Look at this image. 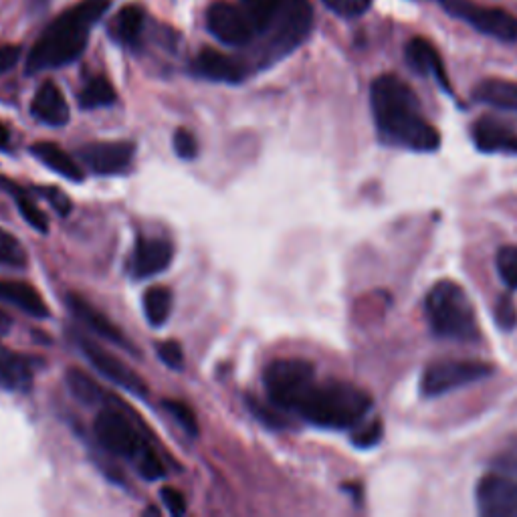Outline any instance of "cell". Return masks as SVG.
<instances>
[{"instance_id":"obj_11","label":"cell","mask_w":517,"mask_h":517,"mask_svg":"<svg viewBox=\"0 0 517 517\" xmlns=\"http://www.w3.org/2000/svg\"><path fill=\"white\" fill-rule=\"evenodd\" d=\"M477 509L485 517H517V471H491L475 489Z\"/></svg>"},{"instance_id":"obj_39","label":"cell","mask_w":517,"mask_h":517,"mask_svg":"<svg viewBox=\"0 0 517 517\" xmlns=\"http://www.w3.org/2000/svg\"><path fill=\"white\" fill-rule=\"evenodd\" d=\"M156 350H158L160 360H162L166 366H170V368H174V370H180V368L184 366V352H182V346H180L178 342H174V340L160 342V344L156 346Z\"/></svg>"},{"instance_id":"obj_43","label":"cell","mask_w":517,"mask_h":517,"mask_svg":"<svg viewBox=\"0 0 517 517\" xmlns=\"http://www.w3.org/2000/svg\"><path fill=\"white\" fill-rule=\"evenodd\" d=\"M13 328V320H11V316L9 314H5L3 309H0V336H5V334H9V330Z\"/></svg>"},{"instance_id":"obj_12","label":"cell","mask_w":517,"mask_h":517,"mask_svg":"<svg viewBox=\"0 0 517 517\" xmlns=\"http://www.w3.org/2000/svg\"><path fill=\"white\" fill-rule=\"evenodd\" d=\"M75 344L79 346V350L85 354V358L89 360V364L106 376L108 380H112L116 386L136 394V396H146L148 394V384L122 360H118L114 354H110L106 348H101L99 344H95L93 340L85 338L83 334L75 332L73 334Z\"/></svg>"},{"instance_id":"obj_21","label":"cell","mask_w":517,"mask_h":517,"mask_svg":"<svg viewBox=\"0 0 517 517\" xmlns=\"http://www.w3.org/2000/svg\"><path fill=\"white\" fill-rule=\"evenodd\" d=\"M0 386L25 392L33 386L31 358L0 344Z\"/></svg>"},{"instance_id":"obj_2","label":"cell","mask_w":517,"mask_h":517,"mask_svg":"<svg viewBox=\"0 0 517 517\" xmlns=\"http://www.w3.org/2000/svg\"><path fill=\"white\" fill-rule=\"evenodd\" d=\"M110 0H81L61 13L39 37L27 59V71L39 73L73 63L87 47L93 25L106 15Z\"/></svg>"},{"instance_id":"obj_6","label":"cell","mask_w":517,"mask_h":517,"mask_svg":"<svg viewBox=\"0 0 517 517\" xmlns=\"http://www.w3.org/2000/svg\"><path fill=\"white\" fill-rule=\"evenodd\" d=\"M316 380V366L303 358L273 360L263 376L269 400L287 412H295L299 400Z\"/></svg>"},{"instance_id":"obj_4","label":"cell","mask_w":517,"mask_h":517,"mask_svg":"<svg viewBox=\"0 0 517 517\" xmlns=\"http://www.w3.org/2000/svg\"><path fill=\"white\" fill-rule=\"evenodd\" d=\"M425 316L431 332L441 340L471 344L481 338L475 307L467 291L451 279H441L429 289Z\"/></svg>"},{"instance_id":"obj_20","label":"cell","mask_w":517,"mask_h":517,"mask_svg":"<svg viewBox=\"0 0 517 517\" xmlns=\"http://www.w3.org/2000/svg\"><path fill=\"white\" fill-rule=\"evenodd\" d=\"M0 301L19 307L21 312H25L37 320L49 318V307H47L45 299L39 295V291L33 285H29L25 281L0 279Z\"/></svg>"},{"instance_id":"obj_38","label":"cell","mask_w":517,"mask_h":517,"mask_svg":"<svg viewBox=\"0 0 517 517\" xmlns=\"http://www.w3.org/2000/svg\"><path fill=\"white\" fill-rule=\"evenodd\" d=\"M172 142H174L176 154H178L182 160H194V158L198 156V142H196V138H194L192 132L180 128V130H176Z\"/></svg>"},{"instance_id":"obj_22","label":"cell","mask_w":517,"mask_h":517,"mask_svg":"<svg viewBox=\"0 0 517 517\" xmlns=\"http://www.w3.org/2000/svg\"><path fill=\"white\" fill-rule=\"evenodd\" d=\"M473 97L485 106L503 110V112H517V83L507 79H485L481 81Z\"/></svg>"},{"instance_id":"obj_15","label":"cell","mask_w":517,"mask_h":517,"mask_svg":"<svg viewBox=\"0 0 517 517\" xmlns=\"http://www.w3.org/2000/svg\"><path fill=\"white\" fill-rule=\"evenodd\" d=\"M192 71L198 77L219 83H241L249 73L241 59L215 49H202L192 61Z\"/></svg>"},{"instance_id":"obj_25","label":"cell","mask_w":517,"mask_h":517,"mask_svg":"<svg viewBox=\"0 0 517 517\" xmlns=\"http://www.w3.org/2000/svg\"><path fill=\"white\" fill-rule=\"evenodd\" d=\"M118 99L114 85L106 77H93L87 81V85L79 93V106L83 110H97V108H108L114 106Z\"/></svg>"},{"instance_id":"obj_24","label":"cell","mask_w":517,"mask_h":517,"mask_svg":"<svg viewBox=\"0 0 517 517\" xmlns=\"http://www.w3.org/2000/svg\"><path fill=\"white\" fill-rule=\"evenodd\" d=\"M31 152L39 162H43L47 168L61 174L63 178L73 180V182L83 180V170H81L79 162H75L61 146H57L53 142H37L31 146Z\"/></svg>"},{"instance_id":"obj_40","label":"cell","mask_w":517,"mask_h":517,"mask_svg":"<svg viewBox=\"0 0 517 517\" xmlns=\"http://www.w3.org/2000/svg\"><path fill=\"white\" fill-rule=\"evenodd\" d=\"M39 194H43V198L53 206V209L61 215V217H67L71 213V200L69 196L59 190V188H51V186H43V188H37Z\"/></svg>"},{"instance_id":"obj_9","label":"cell","mask_w":517,"mask_h":517,"mask_svg":"<svg viewBox=\"0 0 517 517\" xmlns=\"http://www.w3.org/2000/svg\"><path fill=\"white\" fill-rule=\"evenodd\" d=\"M93 431L103 449L132 463L148 447L136 425L118 408H103L93 423Z\"/></svg>"},{"instance_id":"obj_36","label":"cell","mask_w":517,"mask_h":517,"mask_svg":"<svg viewBox=\"0 0 517 517\" xmlns=\"http://www.w3.org/2000/svg\"><path fill=\"white\" fill-rule=\"evenodd\" d=\"M281 3L283 0H239V5H243L255 17V21L259 25V33L263 31V27L267 25V21L271 19V15L277 11V7Z\"/></svg>"},{"instance_id":"obj_31","label":"cell","mask_w":517,"mask_h":517,"mask_svg":"<svg viewBox=\"0 0 517 517\" xmlns=\"http://www.w3.org/2000/svg\"><path fill=\"white\" fill-rule=\"evenodd\" d=\"M162 406H164V410L168 412V415L180 425V429L186 433V435H190V437H198V433H200V429H198V421H196V415H194V410L186 404V402H182V400H162Z\"/></svg>"},{"instance_id":"obj_13","label":"cell","mask_w":517,"mask_h":517,"mask_svg":"<svg viewBox=\"0 0 517 517\" xmlns=\"http://www.w3.org/2000/svg\"><path fill=\"white\" fill-rule=\"evenodd\" d=\"M136 154L132 142H97L79 150L81 162L99 176L122 174L130 168Z\"/></svg>"},{"instance_id":"obj_1","label":"cell","mask_w":517,"mask_h":517,"mask_svg":"<svg viewBox=\"0 0 517 517\" xmlns=\"http://www.w3.org/2000/svg\"><path fill=\"white\" fill-rule=\"evenodd\" d=\"M370 108L376 132L386 146L419 154L441 148L439 130L427 120L417 93L400 77L386 73L372 81Z\"/></svg>"},{"instance_id":"obj_19","label":"cell","mask_w":517,"mask_h":517,"mask_svg":"<svg viewBox=\"0 0 517 517\" xmlns=\"http://www.w3.org/2000/svg\"><path fill=\"white\" fill-rule=\"evenodd\" d=\"M31 114L35 120L47 124V126H53V128H61L69 122V103L63 95V91L47 81L43 83L35 97H33V103H31Z\"/></svg>"},{"instance_id":"obj_29","label":"cell","mask_w":517,"mask_h":517,"mask_svg":"<svg viewBox=\"0 0 517 517\" xmlns=\"http://www.w3.org/2000/svg\"><path fill=\"white\" fill-rule=\"evenodd\" d=\"M27 265V251L21 247L19 239L5 229H0V267L23 269Z\"/></svg>"},{"instance_id":"obj_34","label":"cell","mask_w":517,"mask_h":517,"mask_svg":"<svg viewBox=\"0 0 517 517\" xmlns=\"http://www.w3.org/2000/svg\"><path fill=\"white\" fill-rule=\"evenodd\" d=\"M247 402H249V408L253 410V415H255L263 425H267V427H271V429H283V427L287 425L285 419L279 415L281 408H277L271 400H269V404H263V402H259L257 398H247Z\"/></svg>"},{"instance_id":"obj_32","label":"cell","mask_w":517,"mask_h":517,"mask_svg":"<svg viewBox=\"0 0 517 517\" xmlns=\"http://www.w3.org/2000/svg\"><path fill=\"white\" fill-rule=\"evenodd\" d=\"M384 437V425L380 419H374L370 423H364L360 425L354 435H352V443L354 447L366 451V449H374Z\"/></svg>"},{"instance_id":"obj_16","label":"cell","mask_w":517,"mask_h":517,"mask_svg":"<svg viewBox=\"0 0 517 517\" xmlns=\"http://www.w3.org/2000/svg\"><path fill=\"white\" fill-rule=\"evenodd\" d=\"M174 257V247L166 239L140 237L132 255V273L138 279H146L168 269Z\"/></svg>"},{"instance_id":"obj_14","label":"cell","mask_w":517,"mask_h":517,"mask_svg":"<svg viewBox=\"0 0 517 517\" xmlns=\"http://www.w3.org/2000/svg\"><path fill=\"white\" fill-rule=\"evenodd\" d=\"M471 140L483 154L517 156V134L493 116H483L471 126Z\"/></svg>"},{"instance_id":"obj_26","label":"cell","mask_w":517,"mask_h":517,"mask_svg":"<svg viewBox=\"0 0 517 517\" xmlns=\"http://www.w3.org/2000/svg\"><path fill=\"white\" fill-rule=\"evenodd\" d=\"M144 314L150 326H164L172 314V291L162 285L150 287L144 293Z\"/></svg>"},{"instance_id":"obj_3","label":"cell","mask_w":517,"mask_h":517,"mask_svg":"<svg viewBox=\"0 0 517 517\" xmlns=\"http://www.w3.org/2000/svg\"><path fill=\"white\" fill-rule=\"evenodd\" d=\"M372 406V396L356 384L316 380L299 400L295 415L320 429L350 431L362 425Z\"/></svg>"},{"instance_id":"obj_7","label":"cell","mask_w":517,"mask_h":517,"mask_svg":"<svg viewBox=\"0 0 517 517\" xmlns=\"http://www.w3.org/2000/svg\"><path fill=\"white\" fill-rule=\"evenodd\" d=\"M493 366L481 360H437L423 372L421 392L427 398H439L463 386L481 382L493 374Z\"/></svg>"},{"instance_id":"obj_17","label":"cell","mask_w":517,"mask_h":517,"mask_svg":"<svg viewBox=\"0 0 517 517\" xmlns=\"http://www.w3.org/2000/svg\"><path fill=\"white\" fill-rule=\"evenodd\" d=\"M67 303H69V309L73 312V316L81 324H85L93 334H97L99 338L108 340V342H112L116 346H122V348L130 350V352H134V346L128 342L124 332L120 328H116V324L110 318L103 316L99 309H95L87 299H83L81 295L71 293V295H67Z\"/></svg>"},{"instance_id":"obj_44","label":"cell","mask_w":517,"mask_h":517,"mask_svg":"<svg viewBox=\"0 0 517 517\" xmlns=\"http://www.w3.org/2000/svg\"><path fill=\"white\" fill-rule=\"evenodd\" d=\"M9 130H7V126L5 124H0V150L3 148H7V144H9Z\"/></svg>"},{"instance_id":"obj_23","label":"cell","mask_w":517,"mask_h":517,"mask_svg":"<svg viewBox=\"0 0 517 517\" xmlns=\"http://www.w3.org/2000/svg\"><path fill=\"white\" fill-rule=\"evenodd\" d=\"M146 27V13L138 5L124 7L110 23L112 37L124 47H138Z\"/></svg>"},{"instance_id":"obj_35","label":"cell","mask_w":517,"mask_h":517,"mask_svg":"<svg viewBox=\"0 0 517 517\" xmlns=\"http://www.w3.org/2000/svg\"><path fill=\"white\" fill-rule=\"evenodd\" d=\"M322 3L338 17L356 19L370 9L372 0H322Z\"/></svg>"},{"instance_id":"obj_42","label":"cell","mask_w":517,"mask_h":517,"mask_svg":"<svg viewBox=\"0 0 517 517\" xmlns=\"http://www.w3.org/2000/svg\"><path fill=\"white\" fill-rule=\"evenodd\" d=\"M21 47L19 45H3L0 47V75H5L7 71H11L19 59H21Z\"/></svg>"},{"instance_id":"obj_45","label":"cell","mask_w":517,"mask_h":517,"mask_svg":"<svg viewBox=\"0 0 517 517\" xmlns=\"http://www.w3.org/2000/svg\"><path fill=\"white\" fill-rule=\"evenodd\" d=\"M441 3H443V0H441Z\"/></svg>"},{"instance_id":"obj_41","label":"cell","mask_w":517,"mask_h":517,"mask_svg":"<svg viewBox=\"0 0 517 517\" xmlns=\"http://www.w3.org/2000/svg\"><path fill=\"white\" fill-rule=\"evenodd\" d=\"M160 497H162L164 505L168 507V511H170L172 515L180 517V515L186 513V497H184L178 489H174V487H164V489L160 491Z\"/></svg>"},{"instance_id":"obj_27","label":"cell","mask_w":517,"mask_h":517,"mask_svg":"<svg viewBox=\"0 0 517 517\" xmlns=\"http://www.w3.org/2000/svg\"><path fill=\"white\" fill-rule=\"evenodd\" d=\"M65 380H67V386H69L71 394L77 400H81L83 404H97V402H101L103 398H106V394H103L101 386L91 376H87L85 372H81L77 368L67 370Z\"/></svg>"},{"instance_id":"obj_18","label":"cell","mask_w":517,"mask_h":517,"mask_svg":"<svg viewBox=\"0 0 517 517\" xmlns=\"http://www.w3.org/2000/svg\"><path fill=\"white\" fill-rule=\"evenodd\" d=\"M406 61L412 71H417L423 77H433L435 83H439L443 87V91L453 93L445 63L433 43H429L427 39H421V37L412 39L406 45Z\"/></svg>"},{"instance_id":"obj_33","label":"cell","mask_w":517,"mask_h":517,"mask_svg":"<svg viewBox=\"0 0 517 517\" xmlns=\"http://www.w3.org/2000/svg\"><path fill=\"white\" fill-rule=\"evenodd\" d=\"M136 467H138V473L146 479V481H158L164 477L166 469H164V463L160 461V457L154 453V449L148 445L138 457H136Z\"/></svg>"},{"instance_id":"obj_37","label":"cell","mask_w":517,"mask_h":517,"mask_svg":"<svg viewBox=\"0 0 517 517\" xmlns=\"http://www.w3.org/2000/svg\"><path fill=\"white\" fill-rule=\"evenodd\" d=\"M493 316H495V324L505 332H509L517 326V309H515V303H513L511 295H501L497 299Z\"/></svg>"},{"instance_id":"obj_28","label":"cell","mask_w":517,"mask_h":517,"mask_svg":"<svg viewBox=\"0 0 517 517\" xmlns=\"http://www.w3.org/2000/svg\"><path fill=\"white\" fill-rule=\"evenodd\" d=\"M499 279L509 291H517V245H503L495 255Z\"/></svg>"},{"instance_id":"obj_30","label":"cell","mask_w":517,"mask_h":517,"mask_svg":"<svg viewBox=\"0 0 517 517\" xmlns=\"http://www.w3.org/2000/svg\"><path fill=\"white\" fill-rule=\"evenodd\" d=\"M13 198L17 200L21 217H23L35 231H39V233H47V231H49V219H47V215L39 209V206L33 202V198H31L23 188H19V190L13 194Z\"/></svg>"},{"instance_id":"obj_5","label":"cell","mask_w":517,"mask_h":517,"mask_svg":"<svg viewBox=\"0 0 517 517\" xmlns=\"http://www.w3.org/2000/svg\"><path fill=\"white\" fill-rule=\"evenodd\" d=\"M314 29V7L309 0H283L255 39L257 65L271 67L305 43Z\"/></svg>"},{"instance_id":"obj_10","label":"cell","mask_w":517,"mask_h":517,"mask_svg":"<svg viewBox=\"0 0 517 517\" xmlns=\"http://www.w3.org/2000/svg\"><path fill=\"white\" fill-rule=\"evenodd\" d=\"M449 15L471 25L475 31L503 43L517 41V17L499 7L477 5L473 0H443Z\"/></svg>"},{"instance_id":"obj_8","label":"cell","mask_w":517,"mask_h":517,"mask_svg":"<svg viewBox=\"0 0 517 517\" xmlns=\"http://www.w3.org/2000/svg\"><path fill=\"white\" fill-rule=\"evenodd\" d=\"M206 29L229 47H251L259 35L255 17L243 5L227 0H219L206 11Z\"/></svg>"}]
</instances>
